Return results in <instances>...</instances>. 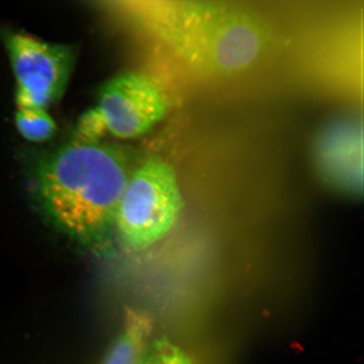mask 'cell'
Wrapping results in <instances>:
<instances>
[{
    "mask_svg": "<svg viewBox=\"0 0 364 364\" xmlns=\"http://www.w3.org/2000/svg\"><path fill=\"white\" fill-rule=\"evenodd\" d=\"M6 41L18 107L47 109L67 87L74 67L72 49L22 33L9 34Z\"/></svg>",
    "mask_w": 364,
    "mask_h": 364,
    "instance_id": "cell-4",
    "label": "cell"
},
{
    "mask_svg": "<svg viewBox=\"0 0 364 364\" xmlns=\"http://www.w3.org/2000/svg\"><path fill=\"white\" fill-rule=\"evenodd\" d=\"M151 355L156 364H192L185 353L167 340L157 341Z\"/></svg>",
    "mask_w": 364,
    "mask_h": 364,
    "instance_id": "cell-9",
    "label": "cell"
},
{
    "mask_svg": "<svg viewBox=\"0 0 364 364\" xmlns=\"http://www.w3.org/2000/svg\"><path fill=\"white\" fill-rule=\"evenodd\" d=\"M181 208L175 171L164 159L149 158L130 174L114 224L129 249L144 250L169 233Z\"/></svg>",
    "mask_w": 364,
    "mask_h": 364,
    "instance_id": "cell-3",
    "label": "cell"
},
{
    "mask_svg": "<svg viewBox=\"0 0 364 364\" xmlns=\"http://www.w3.org/2000/svg\"><path fill=\"white\" fill-rule=\"evenodd\" d=\"M150 33L194 65L221 73L249 67L265 43L262 28L252 17L216 4L159 7Z\"/></svg>",
    "mask_w": 364,
    "mask_h": 364,
    "instance_id": "cell-2",
    "label": "cell"
},
{
    "mask_svg": "<svg viewBox=\"0 0 364 364\" xmlns=\"http://www.w3.org/2000/svg\"><path fill=\"white\" fill-rule=\"evenodd\" d=\"M318 166L341 186L358 188L363 168V122L357 117L331 122L318 135L316 147Z\"/></svg>",
    "mask_w": 364,
    "mask_h": 364,
    "instance_id": "cell-6",
    "label": "cell"
},
{
    "mask_svg": "<svg viewBox=\"0 0 364 364\" xmlns=\"http://www.w3.org/2000/svg\"><path fill=\"white\" fill-rule=\"evenodd\" d=\"M129 176L116 150L80 142L65 145L41 162L36 184L56 224L75 239L95 242L114 224Z\"/></svg>",
    "mask_w": 364,
    "mask_h": 364,
    "instance_id": "cell-1",
    "label": "cell"
},
{
    "mask_svg": "<svg viewBox=\"0 0 364 364\" xmlns=\"http://www.w3.org/2000/svg\"><path fill=\"white\" fill-rule=\"evenodd\" d=\"M79 132L82 138L85 139V142H93V140L107 133L106 125L97 108L90 109L81 117Z\"/></svg>",
    "mask_w": 364,
    "mask_h": 364,
    "instance_id": "cell-10",
    "label": "cell"
},
{
    "mask_svg": "<svg viewBox=\"0 0 364 364\" xmlns=\"http://www.w3.org/2000/svg\"><path fill=\"white\" fill-rule=\"evenodd\" d=\"M139 364H156V361H154V359L151 353H150L149 356L146 358H143L142 360H141Z\"/></svg>",
    "mask_w": 364,
    "mask_h": 364,
    "instance_id": "cell-11",
    "label": "cell"
},
{
    "mask_svg": "<svg viewBox=\"0 0 364 364\" xmlns=\"http://www.w3.org/2000/svg\"><path fill=\"white\" fill-rule=\"evenodd\" d=\"M152 329L153 320L147 312L127 309L122 330L109 348L102 364H139Z\"/></svg>",
    "mask_w": 364,
    "mask_h": 364,
    "instance_id": "cell-7",
    "label": "cell"
},
{
    "mask_svg": "<svg viewBox=\"0 0 364 364\" xmlns=\"http://www.w3.org/2000/svg\"><path fill=\"white\" fill-rule=\"evenodd\" d=\"M15 121L20 134L30 142H44L55 133V122L46 109H19Z\"/></svg>",
    "mask_w": 364,
    "mask_h": 364,
    "instance_id": "cell-8",
    "label": "cell"
},
{
    "mask_svg": "<svg viewBox=\"0 0 364 364\" xmlns=\"http://www.w3.org/2000/svg\"><path fill=\"white\" fill-rule=\"evenodd\" d=\"M168 104L161 88L149 77L127 73L104 86L95 107L107 132L117 138H138L162 119Z\"/></svg>",
    "mask_w": 364,
    "mask_h": 364,
    "instance_id": "cell-5",
    "label": "cell"
}]
</instances>
